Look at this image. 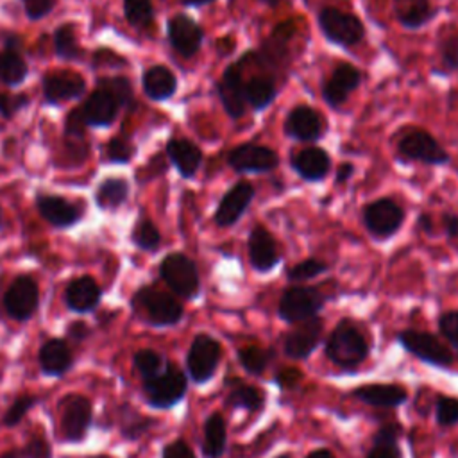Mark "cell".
<instances>
[{"mask_svg":"<svg viewBox=\"0 0 458 458\" xmlns=\"http://www.w3.org/2000/svg\"><path fill=\"white\" fill-rule=\"evenodd\" d=\"M370 345L360 327L349 318L340 320L324 344L326 358L342 370H354L369 358Z\"/></svg>","mask_w":458,"mask_h":458,"instance_id":"6da1fadb","label":"cell"},{"mask_svg":"<svg viewBox=\"0 0 458 458\" xmlns=\"http://www.w3.org/2000/svg\"><path fill=\"white\" fill-rule=\"evenodd\" d=\"M132 313L152 327H172L184 317L182 304L154 286H141L131 299Z\"/></svg>","mask_w":458,"mask_h":458,"instance_id":"7a4b0ae2","label":"cell"},{"mask_svg":"<svg viewBox=\"0 0 458 458\" xmlns=\"http://www.w3.org/2000/svg\"><path fill=\"white\" fill-rule=\"evenodd\" d=\"M326 297L315 286L292 284L284 288L277 302V317L286 324H299L318 317V311L324 308Z\"/></svg>","mask_w":458,"mask_h":458,"instance_id":"3957f363","label":"cell"},{"mask_svg":"<svg viewBox=\"0 0 458 458\" xmlns=\"http://www.w3.org/2000/svg\"><path fill=\"white\" fill-rule=\"evenodd\" d=\"M318 29L322 36L344 48L356 47L365 38V27L356 14L345 13L338 7L327 5L318 11Z\"/></svg>","mask_w":458,"mask_h":458,"instance_id":"277c9868","label":"cell"},{"mask_svg":"<svg viewBox=\"0 0 458 458\" xmlns=\"http://www.w3.org/2000/svg\"><path fill=\"white\" fill-rule=\"evenodd\" d=\"M159 276L166 286L181 299L193 301L200 292L197 265L182 252H170L159 263Z\"/></svg>","mask_w":458,"mask_h":458,"instance_id":"5b68a950","label":"cell"},{"mask_svg":"<svg viewBox=\"0 0 458 458\" xmlns=\"http://www.w3.org/2000/svg\"><path fill=\"white\" fill-rule=\"evenodd\" d=\"M188 390L186 374L172 361L161 370L157 376L143 381V392L147 397V403L152 408L166 410L175 406Z\"/></svg>","mask_w":458,"mask_h":458,"instance_id":"8992f818","label":"cell"},{"mask_svg":"<svg viewBox=\"0 0 458 458\" xmlns=\"http://www.w3.org/2000/svg\"><path fill=\"white\" fill-rule=\"evenodd\" d=\"M397 342L406 349L410 354L419 358L420 361L433 365V367H451L454 363V352L449 345H445L438 336L428 331L417 329H401L395 335Z\"/></svg>","mask_w":458,"mask_h":458,"instance_id":"52a82bcc","label":"cell"},{"mask_svg":"<svg viewBox=\"0 0 458 458\" xmlns=\"http://www.w3.org/2000/svg\"><path fill=\"white\" fill-rule=\"evenodd\" d=\"M222 358V345L216 338L206 333H199L188 349L186 354V372L190 379L197 385L208 383L220 363Z\"/></svg>","mask_w":458,"mask_h":458,"instance_id":"ba28073f","label":"cell"},{"mask_svg":"<svg viewBox=\"0 0 458 458\" xmlns=\"http://www.w3.org/2000/svg\"><path fill=\"white\" fill-rule=\"evenodd\" d=\"M361 222L372 238L386 240L401 229L404 211L395 200L385 197L363 206Z\"/></svg>","mask_w":458,"mask_h":458,"instance_id":"9c48e42d","label":"cell"},{"mask_svg":"<svg viewBox=\"0 0 458 458\" xmlns=\"http://www.w3.org/2000/svg\"><path fill=\"white\" fill-rule=\"evenodd\" d=\"M397 154L406 161H419L426 165H445L451 156L447 150L422 129H410L397 140Z\"/></svg>","mask_w":458,"mask_h":458,"instance_id":"30bf717a","label":"cell"},{"mask_svg":"<svg viewBox=\"0 0 458 458\" xmlns=\"http://www.w3.org/2000/svg\"><path fill=\"white\" fill-rule=\"evenodd\" d=\"M120 109L122 106L118 98L106 88L97 86L82 102V106L77 107V113L86 127L106 129L113 125Z\"/></svg>","mask_w":458,"mask_h":458,"instance_id":"8fae6325","label":"cell"},{"mask_svg":"<svg viewBox=\"0 0 458 458\" xmlns=\"http://www.w3.org/2000/svg\"><path fill=\"white\" fill-rule=\"evenodd\" d=\"M227 165L238 174H265L279 165L277 154L265 145L242 143L231 148Z\"/></svg>","mask_w":458,"mask_h":458,"instance_id":"7c38bea8","label":"cell"},{"mask_svg":"<svg viewBox=\"0 0 458 458\" xmlns=\"http://www.w3.org/2000/svg\"><path fill=\"white\" fill-rule=\"evenodd\" d=\"M39 304V288L30 276H18L4 293V308L14 320H29Z\"/></svg>","mask_w":458,"mask_h":458,"instance_id":"4fadbf2b","label":"cell"},{"mask_svg":"<svg viewBox=\"0 0 458 458\" xmlns=\"http://www.w3.org/2000/svg\"><path fill=\"white\" fill-rule=\"evenodd\" d=\"M166 36L170 47L181 57H193L204 41V29L188 14L177 13L166 23Z\"/></svg>","mask_w":458,"mask_h":458,"instance_id":"5bb4252c","label":"cell"},{"mask_svg":"<svg viewBox=\"0 0 458 458\" xmlns=\"http://www.w3.org/2000/svg\"><path fill=\"white\" fill-rule=\"evenodd\" d=\"M322 331H324V320L320 317H313L310 320L299 322L283 338V351L286 358L301 361L311 356L313 351L320 345Z\"/></svg>","mask_w":458,"mask_h":458,"instance_id":"9a60e30c","label":"cell"},{"mask_svg":"<svg viewBox=\"0 0 458 458\" xmlns=\"http://www.w3.org/2000/svg\"><path fill=\"white\" fill-rule=\"evenodd\" d=\"M361 84V72L351 63H340L333 68L331 75L322 82L320 95L331 109H338L349 95Z\"/></svg>","mask_w":458,"mask_h":458,"instance_id":"2e32d148","label":"cell"},{"mask_svg":"<svg viewBox=\"0 0 458 458\" xmlns=\"http://www.w3.org/2000/svg\"><path fill=\"white\" fill-rule=\"evenodd\" d=\"M242 61L231 63L220 75L216 82V95L222 102V107L225 113L233 118L238 120L245 114L247 111V102L243 95V75H242Z\"/></svg>","mask_w":458,"mask_h":458,"instance_id":"e0dca14e","label":"cell"},{"mask_svg":"<svg viewBox=\"0 0 458 458\" xmlns=\"http://www.w3.org/2000/svg\"><path fill=\"white\" fill-rule=\"evenodd\" d=\"M91 401L82 395H68L61 403V429L68 442H81L91 424Z\"/></svg>","mask_w":458,"mask_h":458,"instance_id":"ac0fdd59","label":"cell"},{"mask_svg":"<svg viewBox=\"0 0 458 458\" xmlns=\"http://www.w3.org/2000/svg\"><path fill=\"white\" fill-rule=\"evenodd\" d=\"M324 129V116L315 107L304 104L290 109L284 120V134L297 141H317L318 138H322Z\"/></svg>","mask_w":458,"mask_h":458,"instance_id":"d6986e66","label":"cell"},{"mask_svg":"<svg viewBox=\"0 0 458 458\" xmlns=\"http://www.w3.org/2000/svg\"><path fill=\"white\" fill-rule=\"evenodd\" d=\"M247 254H249L250 267L261 274L274 270L281 261L276 238L263 225H254L250 229L249 240H247Z\"/></svg>","mask_w":458,"mask_h":458,"instance_id":"ffe728a7","label":"cell"},{"mask_svg":"<svg viewBox=\"0 0 458 458\" xmlns=\"http://www.w3.org/2000/svg\"><path fill=\"white\" fill-rule=\"evenodd\" d=\"M41 91L45 104L55 106L82 97L86 93V82L73 72H50L41 79Z\"/></svg>","mask_w":458,"mask_h":458,"instance_id":"44dd1931","label":"cell"},{"mask_svg":"<svg viewBox=\"0 0 458 458\" xmlns=\"http://www.w3.org/2000/svg\"><path fill=\"white\" fill-rule=\"evenodd\" d=\"M254 186L249 181H240L233 184L224 197L220 199L216 211H215V224L218 227H231L234 225L242 215L247 211L249 204L254 199Z\"/></svg>","mask_w":458,"mask_h":458,"instance_id":"7402d4cb","label":"cell"},{"mask_svg":"<svg viewBox=\"0 0 458 458\" xmlns=\"http://www.w3.org/2000/svg\"><path fill=\"white\" fill-rule=\"evenodd\" d=\"M36 209L52 227L66 229L75 225L82 218V209L59 195L38 193L36 195Z\"/></svg>","mask_w":458,"mask_h":458,"instance_id":"603a6c76","label":"cell"},{"mask_svg":"<svg viewBox=\"0 0 458 458\" xmlns=\"http://www.w3.org/2000/svg\"><path fill=\"white\" fill-rule=\"evenodd\" d=\"M292 170L308 182L322 181L331 170V157L322 147H304L292 154Z\"/></svg>","mask_w":458,"mask_h":458,"instance_id":"cb8c5ba5","label":"cell"},{"mask_svg":"<svg viewBox=\"0 0 458 458\" xmlns=\"http://www.w3.org/2000/svg\"><path fill=\"white\" fill-rule=\"evenodd\" d=\"M29 73V66L21 55V39L16 34L4 38V50L0 52V81L5 86H20Z\"/></svg>","mask_w":458,"mask_h":458,"instance_id":"d4e9b609","label":"cell"},{"mask_svg":"<svg viewBox=\"0 0 458 458\" xmlns=\"http://www.w3.org/2000/svg\"><path fill=\"white\" fill-rule=\"evenodd\" d=\"M351 397L377 408H395L406 403L408 392L394 383H369L356 386L351 392Z\"/></svg>","mask_w":458,"mask_h":458,"instance_id":"484cf974","label":"cell"},{"mask_svg":"<svg viewBox=\"0 0 458 458\" xmlns=\"http://www.w3.org/2000/svg\"><path fill=\"white\" fill-rule=\"evenodd\" d=\"M102 299V290L91 276H81L68 283L64 290V302L75 313L93 311Z\"/></svg>","mask_w":458,"mask_h":458,"instance_id":"4316f807","label":"cell"},{"mask_svg":"<svg viewBox=\"0 0 458 458\" xmlns=\"http://www.w3.org/2000/svg\"><path fill=\"white\" fill-rule=\"evenodd\" d=\"M165 150H166L168 159L175 166V170L184 179L193 177L197 174V170L200 168L202 152L193 141L184 140V138H172L166 141Z\"/></svg>","mask_w":458,"mask_h":458,"instance_id":"83f0119b","label":"cell"},{"mask_svg":"<svg viewBox=\"0 0 458 458\" xmlns=\"http://www.w3.org/2000/svg\"><path fill=\"white\" fill-rule=\"evenodd\" d=\"M392 11L395 20L410 30L424 27L438 13L431 0H392Z\"/></svg>","mask_w":458,"mask_h":458,"instance_id":"f1b7e54d","label":"cell"},{"mask_svg":"<svg viewBox=\"0 0 458 458\" xmlns=\"http://www.w3.org/2000/svg\"><path fill=\"white\" fill-rule=\"evenodd\" d=\"M141 86L143 93L150 100L161 102L174 97V93L177 91V77L170 68L163 64H154L143 72Z\"/></svg>","mask_w":458,"mask_h":458,"instance_id":"f546056e","label":"cell"},{"mask_svg":"<svg viewBox=\"0 0 458 458\" xmlns=\"http://www.w3.org/2000/svg\"><path fill=\"white\" fill-rule=\"evenodd\" d=\"M41 372L47 376H63L73 363L72 351L64 340L50 338L47 340L38 354Z\"/></svg>","mask_w":458,"mask_h":458,"instance_id":"4dcf8cb0","label":"cell"},{"mask_svg":"<svg viewBox=\"0 0 458 458\" xmlns=\"http://www.w3.org/2000/svg\"><path fill=\"white\" fill-rule=\"evenodd\" d=\"M227 445V424L222 413L213 411L202 428V454L204 458H220Z\"/></svg>","mask_w":458,"mask_h":458,"instance_id":"1f68e13d","label":"cell"},{"mask_svg":"<svg viewBox=\"0 0 458 458\" xmlns=\"http://www.w3.org/2000/svg\"><path fill=\"white\" fill-rule=\"evenodd\" d=\"M401 435L403 429L399 424L390 422L379 426L372 437V445L365 458H403V451L399 447Z\"/></svg>","mask_w":458,"mask_h":458,"instance_id":"d6a6232c","label":"cell"},{"mask_svg":"<svg viewBox=\"0 0 458 458\" xmlns=\"http://www.w3.org/2000/svg\"><path fill=\"white\" fill-rule=\"evenodd\" d=\"M129 199V182L123 177H106L95 190V204L102 211L118 209Z\"/></svg>","mask_w":458,"mask_h":458,"instance_id":"836d02e7","label":"cell"},{"mask_svg":"<svg viewBox=\"0 0 458 458\" xmlns=\"http://www.w3.org/2000/svg\"><path fill=\"white\" fill-rule=\"evenodd\" d=\"M243 95L247 106H250L254 111H263L276 100L277 86L270 77L254 75L243 84Z\"/></svg>","mask_w":458,"mask_h":458,"instance_id":"e575fe53","label":"cell"},{"mask_svg":"<svg viewBox=\"0 0 458 458\" xmlns=\"http://www.w3.org/2000/svg\"><path fill=\"white\" fill-rule=\"evenodd\" d=\"M225 403L234 410L258 411L265 404V395L258 386L236 379L229 386V394L225 397Z\"/></svg>","mask_w":458,"mask_h":458,"instance_id":"d590c367","label":"cell"},{"mask_svg":"<svg viewBox=\"0 0 458 458\" xmlns=\"http://www.w3.org/2000/svg\"><path fill=\"white\" fill-rule=\"evenodd\" d=\"M54 52L63 61H81L84 57L72 23H63L54 30Z\"/></svg>","mask_w":458,"mask_h":458,"instance_id":"8d00e7d4","label":"cell"},{"mask_svg":"<svg viewBox=\"0 0 458 458\" xmlns=\"http://www.w3.org/2000/svg\"><path fill=\"white\" fill-rule=\"evenodd\" d=\"M236 356L245 372H249L252 376H261L263 370L272 361L274 352L270 349H263L259 345H245V347L238 349Z\"/></svg>","mask_w":458,"mask_h":458,"instance_id":"74e56055","label":"cell"},{"mask_svg":"<svg viewBox=\"0 0 458 458\" xmlns=\"http://www.w3.org/2000/svg\"><path fill=\"white\" fill-rule=\"evenodd\" d=\"M131 242L140 249L147 252H154L161 245V233L156 227V224L147 218L140 216L131 231Z\"/></svg>","mask_w":458,"mask_h":458,"instance_id":"f35d334b","label":"cell"},{"mask_svg":"<svg viewBox=\"0 0 458 458\" xmlns=\"http://www.w3.org/2000/svg\"><path fill=\"white\" fill-rule=\"evenodd\" d=\"M170 360H166L163 354L152 351V349H140L138 352H134L132 363L134 369L138 370V374L141 376V379H150L154 376H157L161 370H165V367L168 365Z\"/></svg>","mask_w":458,"mask_h":458,"instance_id":"ab89813d","label":"cell"},{"mask_svg":"<svg viewBox=\"0 0 458 458\" xmlns=\"http://www.w3.org/2000/svg\"><path fill=\"white\" fill-rule=\"evenodd\" d=\"M123 16L132 27H148L154 20L152 0H123Z\"/></svg>","mask_w":458,"mask_h":458,"instance_id":"60d3db41","label":"cell"},{"mask_svg":"<svg viewBox=\"0 0 458 458\" xmlns=\"http://www.w3.org/2000/svg\"><path fill=\"white\" fill-rule=\"evenodd\" d=\"M438 61H440V68L435 70L438 75L458 72V36L456 34H449L438 41Z\"/></svg>","mask_w":458,"mask_h":458,"instance_id":"b9f144b4","label":"cell"},{"mask_svg":"<svg viewBox=\"0 0 458 458\" xmlns=\"http://www.w3.org/2000/svg\"><path fill=\"white\" fill-rule=\"evenodd\" d=\"M326 270H327L326 261H322L318 258H306L286 270V279L290 283H302V281H308V279H313V277L324 274Z\"/></svg>","mask_w":458,"mask_h":458,"instance_id":"7bdbcfd3","label":"cell"},{"mask_svg":"<svg viewBox=\"0 0 458 458\" xmlns=\"http://www.w3.org/2000/svg\"><path fill=\"white\" fill-rule=\"evenodd\" d=\"M97 86L106 88L107 91H111L122 107H131L134 104V95H132V86L129 82L127 77L116 75V77H100L97 79Z\"/></svg>","mask_w":458,"mask_h":458,"instance_id":"ee69618b","label":"cell"},{"mask_svg":"<svg viewBox=\"0 0 458 458\" xmlns=\"http://www.w3.org/2000/svg\"><path fill=\"white\" fill-rule=\"evenodd\" d=\"M435 420L440 428H451L458 424V397L437 395L435 401Z\"/></svg>","mask_w":458,"mask_h":458,"instance_id":"f6af8a7d","label":"cell"},{"mask_svg":"<svg viewBox=\"0 0 458 458\" xmlns=\"http://www.w3.org/2000/svg\"><path fill=\"white\" fill-rule=\"evenodd\" d=\"M440 335L447 340L449 347L458 351V310L444 311L437 320Z\"/></svg>","mask_w":458,"mask_h":458,"instance_id":"bcb514c9","label":"cell"},{"mask_svg":"<svg viewBox=\"0 0 458 458\" xmlns=\"http://www.w3.org/2000/svg\"><path fill=\"white\" fill-rule=\"evenodd\" d=\"M152 424L150 419H145L141 417L140 413L136 411H131V415H123V422H122V435L129 440H136L140 438L147 429L148 426Z\"/></svg>","mask_w":458,"mask_h":458,"instance_id":"7dc6e473","label":"cell"},{"mask_svg":"<svg viewBox=\"0 0 458 458\" xmlns=\"http://www.w3.org/2000/svg\"><path fill=\"white\" fill-rule=\"evenodd\" d=\"M36 401H38L36 395H21L14 399V403L9 406V410L4 415V424L5 426L18 424L25 417V413L36 404Z\"/></svg>","mask_w":458,"mask_h":458,"instance_id":"c3c4849f","label":"cell"},{"mask_svg":"<svg viewBox=\"0 0 458 458\" xmlns=\"http://www.w3.org/2000/svg\"><path fill=\"white\" fill-rule=\"evenodd\" d=\"M106 152H107L109 161H113V163H127L134 156V147L127 140H123V138H113V140H109Z\"/></svg>","mask_w":458,"mask_h":458,"instance_id":"681fc988","label":"cell"},{"mask_svg":"<svg viewBox=\"0 0 458 458\" xmlns=\"http://www.w3.org/2000/svg\"><path fill=\"white\" fill-rule=\"evenodd\" d=\"M29 98L25 95H9V93H0V116L9 120L13 118L21 107H25Z\"/></svg>","mask_w":458,"mask_h":458,"instance_id":"f907efd6","label":"cell"},{"mask_svg":"<svg viewBox=\"0 0 458 458\" xmlns=\"http://www.w3.org/2000/svg\"><path fill=\"white\" fill-rule=\"evenodd\" d=\"M21 2L25 7V16L30 21H36L45 18L54 9L57 0H21Z\"/></svg>","mask_w":458,"mask_h":458,"instance_id":"816d5d0a","label":"cell"},{"mask_svg":"<svg viewBox=\"0 0 458 458\" xmlns=\"http://www.w3.org/2000/svg\"><path fill=\"white\" fill-rule=\"evenodd\" d=\"M161 458H197V456L186 440L177 438L163 447Z\"/></svg>","mask_w":458,"mask_h":458,"instance_id":"f5cc1de1","label":"cell"},{"mask_svg":"<svg viewBox=\"0 0 458 458\" xmlns=\"http://www.w3.org/2000/svg\"><path fill=\"white\" fill-rule=\"evenodd\" d=\"M21 451L25 458H50V445L41 437L30 438Z\"/></svg>","mask_w":458,"mask_h":458,"instance_id":"db71d44e","label":"cell"},{"mask_svg":"<svg viewBox=\"0 0 458 458\" xmlns=\"http://www.w3.org/2000/svg\"><path fill=\"white\" fill-rule=\"evenodd\" d=\"M302 379V372L299 369H283L281 372H277V376L274 377V381L281 386V388H295Z\"/></svg>","mask_w":458,"mask_h":458,"instance_id":"11a10c76","label":"cell"},{"mask_svg":"<svg viewBox=\"0 0 458 458\" xmlns=\"http://www.w3.org/2000/svg\"><path fill=\"white\" fill-rule=\"evenodd\" d=\"M442 227L449 238H458V215L456 213H444L442 215Z\"/></svg>","mask_w":458,"mask_h":458,"instance_id":"9f6ffc18","label":"cell"},{"mask_svg":"<svg viewBox=\"0 0 458 458\" xmlns=\"http://www.w3.org/2000/svg\"><path fill=\"white\" fill-rule=\"evenodd\" d=\"M352 174H354V165H352V163H342V165L338 166V170H336V179H335V182H336V184H344V182H347V181L351 179Z\"/></svg>","mask_w":458,"mask_h":458,"instance_id":"6f0895ef","label":"cell"},{"mask_svg":"<svg viewBox=\"0 0 458 458\" xmlns=\"http://www.w3.org/2000/svg\"><path fill=\"white\" fill-rule=\"evenodd\" d=\"M68 335L75 340H82L89 335V327L84 322H73L68 326Z\"/></svg>","mask_w":458,"mask_h":458,"instance_id":"680465c9","label":"cell"},{"mask_svg":"<svg viewBox=\"0 0 458 458\" xmlns=\"http://www.w3.org/2000/svg\"><path fill=\"white\" fill-rule=\"evenodd\" d=\"M417 225L424 234H433V231H435V224H433V218L429 213H420L417 218Z\"/></svg>","mask_w":458,"mask_h":458,"instance_id":"91938a15","label":"cell"},{"mask_svg":"<svg viewBox=\"0 0 458 458\" xmlns=\"http://www.w3.org/2000/svg\"><path fill=\"white\" fill-rule=\"evenodd\" d=\"M306 458H336V456H335L329 449L320 447V449H315V451L308 453V454H306Z\"/></svg>","mask_w":458,"mask_h":458,"instance_id":"94428289","label":"cell"},{"mask_svg":"<svg viewBox=\"0 0 458 458\" xmlns=\"http://www.w3.org/2000/svg\"><path fill=\"white\" fill-rule=\"evenodd\" d=\"M215 0H181L182 5L186 7H202V5H208V4H213Z\"/></svg>","mask_w":458,"mask_h":458,"instance_id":"6125c7cd","label":"cell"},{"mask_svg":"<svg viewBox=\"0 0 458 458\" xmlns=\"http://www.w3.org/2000/svg\"><path fill=\"white\" fill-rule=\"evenodd\" d=\"M0 458H25V456H23L21 449H9V451L2 453Z\"/></svg>","mask_w":458,"mask_h":458,"instance_id":"be15d7a7","label":"cell"},{"mask_svg":"<svg viewBox=\"0 0 458 458\" xmlns=\"http://www.w3.org/2000/svg\"><path fill=\"white\" fill-rule=\"evenodd\" d=\"M263 5H267V7H276L281 0H259Z\"/></svg>","mask_w":458,"mask_h":458,"instance_id":"e7e4bbea","label":"cell"},{"mask_svg":"<svg viewBox=\"0 0 458 458\" xmlns=\"http://www.w3.org/2000/svg\"><path fill=\"white\" fill-rule=\"evenodd\" d=\"M274 458H292L288 453H283V454H277V456H274Z\"/></svg>","mask_w":458,"mask_h":458,"instance_id":"03108f58","label":"cell"},{"mask_svg":"<svg viewBox=\"0 0 458 458\" xmlns=\"http://www.w3.org/2000/svg\"><path fill=\"white\" fill-rule=\"evenodd\" d=\"M0 227H2V211H0Z\"/></svg>","mask_w":458,"mask_h":458,"instance_id":"003e7915","label":"cell"}]
</instances>
